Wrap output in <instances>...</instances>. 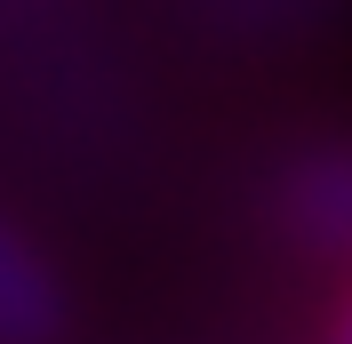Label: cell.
I'll use <instances>...</instances> for the list:
<instances>
[{
    "mask_svg": "<svg viewBox=\"0 0 352 344\" xmlns=\"http://www.w3.org/2000/svg\"><path fill=\"white\" fill-rule=\"evenodd\" d=\"M288 233L320 248V257H352V152H312L280 193Z\"/></svg>",
    "mask_w": 352,
    "mask_h": 344,
    "instance_id": "6da1fadb",
    "label": "cell"
},
{
    "mask_svg": "<svg viewBox=\"0 0 352 344\" xmlns=\"http://www.w3.org/2000/svg\"><path fill=\"white\" fill-rule=\"evenodd\" d=\"M56 328V280L41 272L32 248L0 233V344H41Z\"/></svg>",
    "mask_w": 352,
    "mask_h": 344,
    "instance_id": "7a4b0ae2",
    "label": "cell"
},
{
    "mask_svg": "<svg viewBox=\"0 0 352 344\" xmlns=\"http://www.w3.org/2000/svg\"><path fill=\"white\" fill-rule=\"evenodd\" d=\"M336 344H352V297H344V321H336Z\"/></svg>",
    "mask_w": 352,
    "mask_h": 344,
    "instance_id": "3957f363",
    "label": "cell"
}]
</instances>
